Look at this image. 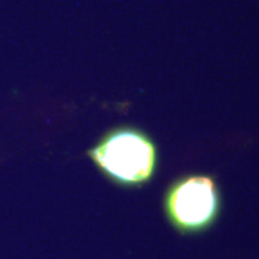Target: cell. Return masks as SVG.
<instances>
[{
	"instance_id": "6da1fadb",
	"label": "cell",
	"mask_w": 259,
	"mask_h": 259,
	"mask_svg": "<svg viewBox=\"0 0 259 259\" xmlns=\"http://www.w3.org/2000/svg\"><path fill=\"white\" fill-rule=\"evenodd\" d=\"M89 155L107 177L121 184L147 181L153 176L156 162V151L150 139L131 128L106 135Z\"/></svg>"
},
{
	"instance_id": "7a4b0ae2",
	"label": "cell",
	"mask_w": 259,
	"mask_h": 259,
	"mask_svg": "<svg viewBox=\"0 0 259 259\" xmlns=\"http://www.w3.org/2000/svg\"><path fill=\"white\" fill-rule=\"evenodd\" d=\"M167 212L183 231H199L212 222L219 210L215 183L208 177H190L176 184L167 194Z\"/></svg>"
}]
</instances>
